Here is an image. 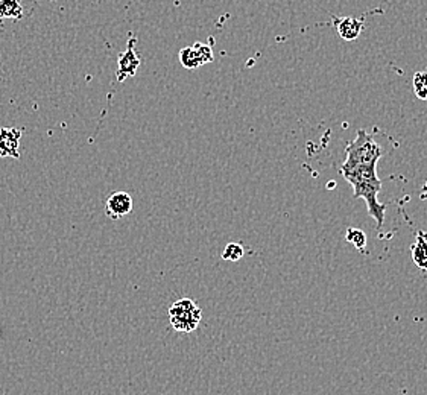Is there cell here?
<instances>
[{
  "label": "cell",
  "mask_w": 427,
  "mask_h": 395,
  "mask_svg": "<svg viewBox=\"0 0 427 395\" xmlns=\"http://www.w3.org/2000/svg\"><path fill=\"white\" fill-rule=\"evenodd\" d=\"M376 166L377 165H347V163H343L339 172L353 187V196L365 201L368 213L373 216L377 227L382 228L386 207L377 199V195L382 190V181L377 177Z\"/></svg>",
  "instance_id": "cell-1"
},
{
  "label": "cell",
  "mask_w": 427,
  "mask_h": 395,
  "mask_svg": "<svg viewBox=\"0 0 427 395\" xmlns=\"http://www.w3.org/2000/svg\"><path fill=\"white\" fill-rule=\"evenodd\" d=\"M178 58L184 69L195 70V69H198V67L212 63L215 60V55H213V49L210 46L198 42L192 46L183 47V49L179 51Z\"/></svg>",
  "instance_id": "cell-4"
},
{
  "label": "cell",
  "mask_w": 427,
  "mask_h": 395,
  "mask_svg": "<svg viewBox=\"0 0 427 395\" xmlns=\"http://www.w3.org/2000/svg\"><path fill=\"white\" fill-rule=\"evenodd\" d=\"M333 25L343 40L353 42L364 29V22L356 17H333Z\"/></svg>",
  "instance_id": "cell-8"
},
{
  "label": "cell",
  "mask_w": 427,
  "mask_h": 395,
  "mask_svg": "<svg viewBox=\"0 0 427 395\" xmlns=\"http://www.w3.org/2000/svg\"><path fill=\"white\" fill-rule=\"evenodd\" d=\"M347 165H377L383 151L378 143L364 130L357 131V137L350 142L345 148Z\"/></svg>",
  "instance_id": "cell-2"
},
{
  "label": "cell",
  "mask_w": 427,
  "mask_h": 395,
  "mask_svg": "<svg viewBox=\"0 0 427 395\" xmlns=\"http://www.w3.org/2000/svg\"><path fill=\"white\" fill-rule=\"evenodd\" d=\"M411 251H412V260L416 268L421 269V271H427V239L424 237L423 233L416 234V240L412 245Z\"/></svg>",
  "instance_id": "cell-9"
},
{
  "label": "cell",
  "mask_w": 427,
  "mask_h": 395,
  "mask_svg": "<svg viewBox=\"0 0 427 395\" xmlns=\"http://www.w3.org/2000/svg\"><path fill=\"white\" fill-rule=\"evenodd\" d=\"M421 198H426V199H427V181H426V184L423 186V190H421Z\"/></svg>",
  "instance_id": "cell-14"
},
{
  "label": "cell",
  "mask_w": 427,
  "mask_h": 395,
  "mask_svg": "<svg viewBox=\"0 0 427 395\" xmlns=\"http://www.w3.org/2000/svg\"><path fill=\"white\" fill-rule=\"evenodd\" d=\"M132 211V198L127 192H115L106 202V213L110 219L117 220Z\"/></svg>",
  "instance_id": "cell-6"
},
{
  "label": "cell",
  "mask_w": 427,
  "mask_h": 395,
  "mask_svg": "<svg viewBox=\"0 0 427 395\" xmlns=\"http://www.w3.org/2000/svg\"><path fill=\"white\" fill-rule=\"evenodd\" d=\"M169 316L170 324H172L177 332L191 333L196 330V327L203 318V312L193 300L183 298V300H178L170 306Z\"/></svg>",
  "instance_id": "cell-3"
},
{
  "label": "cell",
  "mask_w": 427,
  "mask_h": 395,
  "mask_svg": "<svg viewBox=\"0 0 427 395\" xmlns=\"http://www.w3.org/2000/svg\"><path fill=\"white\" fill-rule=\"evenodd\" d=\"M345 239L347 242L353 245L356 249H364L367 246V234L359 228H348Z\"/></svg>",
  "instance_id": "cell-12"
},
{
  "label": "cell",
  "mask_w": 427,
  "mask_h": 395,
  "mask_svg": "<svg viewBox=\"0 0 427 395\" xmlns=\"http://www.w3.org/2000/svg\"><path fill=\"white\" fill-rule=\"evenodd\" d=\"M414 93L419 99L427 101V73L426 72H416L414 75Z\"/></svg>",
  "instance_id": "cell-11"
},
{
  "label": "cell",
  "mask_w": 427,
  "mask_h": 395,
  "mask_svg": "<svg viewBox=\"0 0 427 395\" xmlns=\"http://www.w3.org/2000/svg\"><path fill=\"white\" fill-rule=\"evenodd\" d=\"M136 37H132V34L128 38V44L127 49L123 54L119 55L117 58V70H116V78L119 82H123L127 78H132L139 70V67L141 64L140 56L136 52Z\"/></svg>",
  "instance_id": "cell-5"
},
{
  "label": "cell",
  "mask_w": 427,
  "mask_h": 395,
  "mask_svg": "<svg viewBox=\"0 0 427 395\" xmlns=\"http://www.w3.org/2000/svg\"><path fill=\"white\" fill-rule=\"evenodd\" d=\"M23 13L25 9L20 0H0V23H2L5 18L20 20Z\"/></svg>",
  "instance_id": "cell-10"
},
{
  "label": "cell",
  "mask_w": 427,
  "mask_h": 395,
  "mask_svg": "<svg viewBox=\"0 0 427 395\" xmlns=\"http://www.w3.org/2000/svg\"><path fill=\"white\" fill-rule=\"evenodd\" d=\"M245 256V249L241 244L231 242L225 246L224 253H222V258L229 260V262H237V260H241Z\"/></svg>",
  "instance_id": "cell-13"
},
{
  "label": "cell",
  "mask_w": 427,
  "mask_h": 395,
  "mask_svg": "<svg viewBox=\"0 0 427 395\" xmlns=\"http://www.w3.org/2000/svg\"><path fill=\"white\" fill-rule=\"evenodd\" d=\"M23 136V130L18 128H0V157L20 158V140Z\"/></svg>",
  "instance_id": "cell-7"
}]
</instances>
